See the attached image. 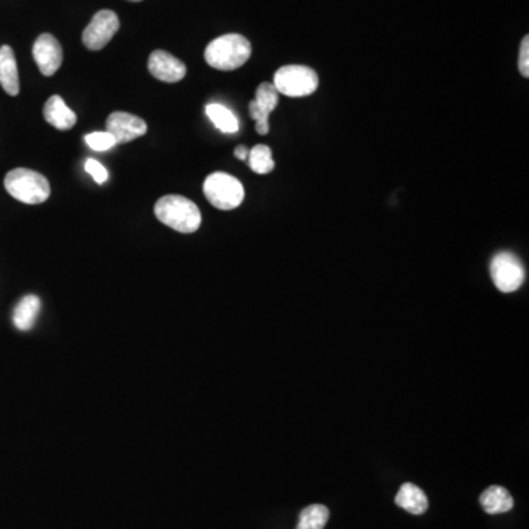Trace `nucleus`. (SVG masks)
Listing matches in <instances>:
<instances>
[{"label": "nucleus", "mask_w": 529, "mask_h": 529, "mask_svg": "<svg viewBox=\"0 0 529 529\" xmlns=\"http://www.w3.org/2000/svg\"><path fill=\"white\" fill-rule=\"evenodd\" d=\"M529 37L525 36L521 43V51H519V71L522 76L529 77Z\"/></svg>", "instance_id": "nucleus-22"}, {"label": "nucleus", "mask_w": 529, "mask_h": 529, "mask_svg": "<svg viewBox=\"0 0 529 529\" xmlns=\"http://www.w3.org/2000/svg\"><path fill=\"white\" fill-rule=\"evenodd\" d=\"M396 504L412 515H422L428 510V499L426 492L415 484L406 483L397 492Z\"/></svg>", "instance_id": "nucleus-14"}, {"label": "nucleus", "mask_w": 529, "mask_h": 529, "mask_svg": "<svg viewBox=\"0 0 529 529\" xmlns=\"http://www.w3.org/2000/svg\"><path fill=\"white\" fill-rule=\"evenodd\" d=\"M479 503L485 512L490 515L506 513L513 508V497L506 488L500 485H492L479 497Z\"/></svg>", "instance_id": "nucleus-15"}, {"label": "nucleus", "mask_w": 529, "mask_h": 529, "mask_svg": "<svg viewBox=\"0 0 529 529\" xmlns=\"http://www.w3.org/2000/svg\"><path fill=\"white\" fill-rule=\"evenodd\" d=\"M84 169L93 177V179L97 184H104L108 181L109 174L106 171V168L99 161H96V159L88 158L86 163H84Z\"/></svg>", "instance_id": "nucleus-21"}, {"label": "nucleus", "mask_w": 529, "mask_h": 529, "mask_svg": "<svg viewBox=\"0 0 529 529\" xmlns=\"http://www.w3.org/2000/svg\"><path fill=\"white\" fill-rule=\"evenodd\" d=\"M490 272L496 287L503 293L517 292L525 279V269L521 260L508 252H500L492 258Z\"/></svg>", "instance_id": "nucleus-6"}, {"label": "nucleus", "mask_w": 529, "mask_h": 529, "mask_svg": "<svg viewBox=\"0 0 529 529\" xmlns=\"http://www.w3.org/2000/svg\"><path fill=\"white\" fill-rule=\"evenodd\" d=\"M203 193L209 203L219 211H233L244 201V187L227 172H213L204 179Z\"/></svg>", "instance_id": "nucleus-4"}, {"label": "nucleus", "mask_w": 529, "mask_h": 529, "mask_svg": "<svg viewBox=\"0 0 529 529\" xmlns=\"http://www.w3.org/2000/svg\"><path fill=\"white\" fill-rule=\"evenodd\" d=\"M84 140H86L90 149L96 152L109 151V149L117 146L115 138L108 131H96V133L87 134Z\"/></svg>", "instance_id": "nucleus-20"}, {"label": "nucleus", "mask_w": 529, "mask_h": 529, "mask_svg": "<svg viewBox=\"0 0 529 529\" xmlns=\"http://www.w3.org/2000/svg\"><path fill=\"white\" fill-rule=\"evenodd\" d=\"M0 86L9 96H17L20 93L17 59L11 46L0 47Z\"/></svg>", "instance_id": "nucleus-13"}, {"label": "nucleus", "mask_w": 529, "mask_h": 529, "mask_svg": "<svg viewBox=\"0 0 529 529\" xmlns=\"http://www.w3.org/2000/svg\"><path fill=\"white\" fill-rule=\"evenodd\" d=\"M149 71L163 83H178L187 74V68L174 54L154 51L149 58Z\"/></svg>", "instance_id": "nucleus-11"}, {"label": "nucleus", "mask_w": 529, "mask_h": 529, "mask_svg": "<svg viewBox=\"0 0 529 529\" xmlns=\"http://www.w3.org/2000/svg\"><path fill=\"white\" fill-rule=\"evenodd\" d=\"M234 154L240 161H247V158H249V149L246 146H237L236 147V151H234Z\"/></svg>", "instance_id": "nucleus-23"}, {"label": "nucleus", "mask_w": 529, "mask_h": 529, "mask_svg": "<svg viewBox=\"0 0 529 529\" xmlns=\"http://www.w3.org/2000/svg\"><path fill=\"white\" fill-rule=\"evenodd\" d=\"M42 309V302L37 296L29 294L18 302L17 308L13 310V326L20 331H29L33 328L37 321L38 313Z\"/></svg>", "instance_id": "nucleus-16"}, {"label": "nucleus", "mask_w": 529, "mask_h": 529, "mask_svg": "<svg viewBox=\"0 0 529 529\" xmlns=\"http://www.w3.org/2000/svg\"><path fill=\"white\" fill-rule=\"evenodd\" d=\"M252 45L242 34H224L209 43L204 59L219 71H234L251 59Z\"/></svg>", "instance_id": "nucleus-2"}, {"label": "nucleus", "mask_w": 529, "mask_h": 529, "mask_svg": "<svg viewBox=\"0 0 529 529\" xmlns=\"http://www.w3.org/2000/svg\"><path fill=\"white\" fill-rule=\"evenodd\" d=\"M206 115L219 131L226 134L237 133L240 128L238 120L231 109L221 103H209L206 106Z\"/></svg>", "instance_id": "nucleus-17"}, {"label": "nucleus", "mask_w": 529, "mask_h": 529, "mask_svg": "<svg viewBox=\"0 0 529 529\" xmlns=\"http://www.w3.org/2000/svg\"><path fill=\"white\" fill-rule=\"evenodd\" d=\"M274 87L279 95L288 97H306L317 92L319 79L312 68L303 65H285L274 74Z\"/></svg>", "instance_id": "nucleus-5"}, {"label": "nucleus", "mask_w": 529, "mask_h": 529, "mask_svg": "<svg viewBox=\"0 0 529 529\" xmlns=\"http://www.w3.org/2000/svg\"><path fill=\"white\" fill-rule=\"evenodd\" d=\"M33 56L43 76L52 77L62 65V46L52 34H42L34 43Z\"/></svg>", "instance_id": "nucleus-10"}, {"label": "nucleus", "mask_w": 529, "mask_h": 529, "mask_svg": "<svg viewBox=\"0 0 529 529\" xmlns=\"http://www.w3.org/2000/svg\"><path fill=\"white\" fill-rule=\"evenodd\" d=\"M106 131L112 134L117 145L133 142L147 133L145 120L127 112H113L106 120Z\"/></svg>", "instance_id": "nucleus-9"}, {"label": "nucleus", "mask_w": 529, "mask_h": 529, "mask_svg": "<svg viewBox=\"0 0 529 529\" xmlns=\"http://www.w3.org/2000/svg\"><path fill=\"white\" fill-rule=\"evenodd\" d=\"M329 510L322 504H310L302 510L297 529H324L328 522Z\"/></svg>", "instance_id": "nucleus-18"}, {"label": "nucleus", "mask_w": 529, "mask_h": 529, "mask_svg": "<svg viewBox=\"0 0 529 529\" xmlns=\"http://www.w3.org/2000/svg\"><path fill=\"white\" fill-rule=\"evenodd\" d=\"M6 192L27 204H40L51 197V184L46 177L29 168H17L4 177Z\"/></svg>", "instance_id": "nucleus-3"}, {"label": "nucleus", "mask_w": 529, "mask_h": 529, "mask_svg": "<svg viewBox=\"0 0 529 529\" xmlns=\"http://www.w3.org/2000/svg\"><path fill=\"white\" fill-rule=\"evenodd\" d=\"M249 167L252 171L256 172L259 176H265L269 172L274 171L276 162L272 159L271 147L267 145H258L254 146L252 151H249Z\"/></svg>", "instance_id": "nucleus-19"}, {"label": "nucleus", "mask_w": 529, "mask_h": 529, "mask_svg": "<svg viewBox=\"0 0 529 529\" xmlns=\"http://www.w3.org/2000/svg\"><path fill=\"white\" fill-rule=\"evenodd\" d=\"M43 115L52 127L61 131H68L77 124V115L74 111L68 108L67 103L61 96H52L45 104Z\"/></svg>", "instance_id": "nucleus-12"}, {"label": "nucleus", "mask_w": 529, "mask_h": 529, "mask_svg": "<svg viewBox=\"0 0 529 529\" xmlns=\"http://www.w3.org/2000/svg\"><path fill=\"white\" fill-rule=\"evenodd\" d=\"M120 29V18L109 9H103L93 17L92 21L83 31L84 46L90 51H101Z\"/></svg>", "instance_id": "nucleus-7"}, {"label": "nucleus", "mask_w": 529, "mask_h": 529, "mask_svg": "<svg viewBox=\"0 0 529 529\" xmlns=\"http://www.w3.org/2000/svg\"><path fill=\"white\" fill-rule=\"evenodd\" d=\"M131 2H142V0H131Z\"/></svg>", "instance_id": "nucleus-24"}, {"label": "nucleus", "mask_w": 529, "mask_h": 529, "mask_svg": "<svg viewBox=\"0 0 529 529\" xmlns=\"http://www.w3.org/2000/svg\"><path fill=\"white\" fill-rule=\"evenodd\" d=\"M279 101V93L274 84L262 83L256 90L254 101L249 103V112L256 122V131L260 136L269 133V115L277 108Z\"/></svg>", "instance_id": "nucleus-8"}, {"label": "nucleus", "mask_w": 529, "mask_h": 529, "mask_svg": "<svg viewBox=\"0 0 529 529\" xmlns=\"http://www.w3.org/2000/svg\"><path fill=\"white\" fill-rule=\"evenodd\" d=\"M154 215L163 226L178 233H196L201 228L202 213L194 202L178 194L163 196L154 204Z\"/></svg>", "instance_id": "nucleus-1"}]
</instances>
